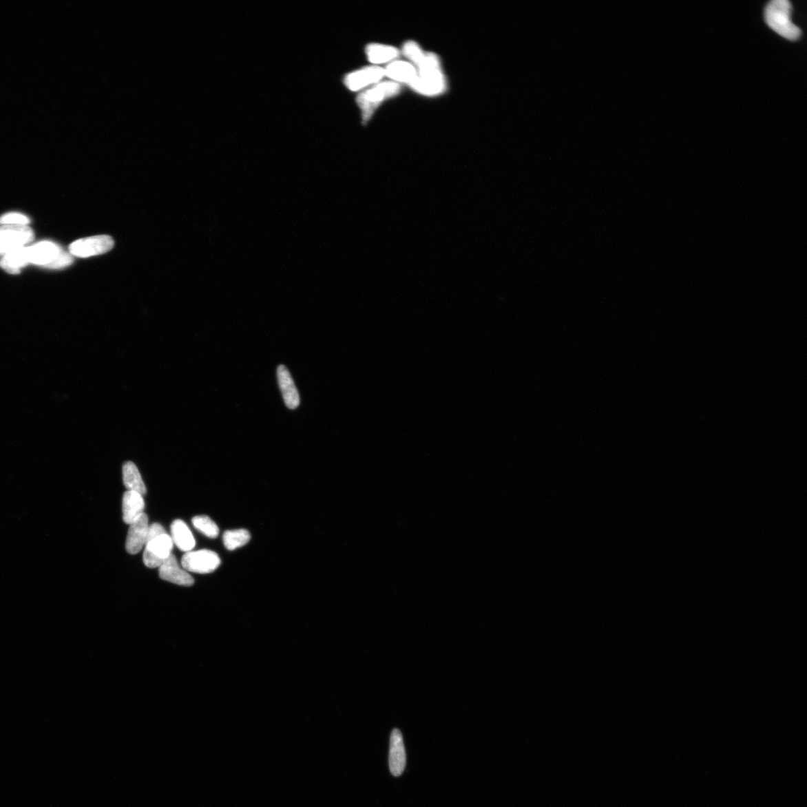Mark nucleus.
Instances as JSON below:
<instances>
[{"instance_id":"obj_4","label":"nucleus","mask_w":807,"mask_h":807,"mask_svg":"<svg viewBox=\"0 0 807 807\" xmlns=\"http://www.w3.org/2000/svg\"><path fill=\"white\" fill-rule=\"evenodd\" d=\"M400 92V84L386 81L373 85L358 94L356 102L361 111L363 124L366 125L381 104L396 96Z\"/></svg>"},{"instance_id":"obj_17","label":"nucleus","mask_w":807,"mask_h":807,"mask_svg":"<svg viewBox=\"0 0 807 807\" xmlns=\"http://www.w3.org/2000/svg\"><path fill=\"white\" fill-rule=\"evenodd\" d=\"M365 50L369 62L376 66L392 62L400 55L396 47L380 43H369Z\"/></svg>"},{"instance_id":"obj_2","label":"nucleus","mask_w":807,"mask_h":807,"mask_svg":"<svg viewBox=\"0 0 807 807\" xmlns=\"http://www.w3.org/2000/svg\"><path fill=\"white\" fill-rule=\"evenodd\" d=\"M27 265L34 264L47 268L60 269L73 263V256L53 241H43L30 247L23 248Z\"/></svg>"},{"instance_id":"obj_10","label":"nucleus","mask_w":807,"mask_h":807,"mask_svg":"<svg viewBox=\"0 0 807 807\" xmlns=\"http://www.w3.org/2000/svg\"><path fill=\"white\" fill-rule=\"evenodd\" d=\"M389 764L394 777L402 775L406 766V753L402 734L398 729H394L390 736Z\"/></svg>"},{"instance_id":"obj_5","label":"nucleus","mask_w":807,"mask_h":807,"mask_svg":"<svg viewBox=\"0 0 807 807\" xmlns=\"http://www.w3.org/2000/svg\"><path fill=\"white\" fill-rule=\"evenodd\" d=\"M185 570L196 574H211L221 565L218 554L211 550H202L186 552L181 560Z\"/></svg>"},{"instance_id":"obj_8","label":"nucleus","mask_w":807,"mask_h":807,"mask_svg":"<svg viewBox=\"0 0 807 807\" xmlns=\"http://www.w3.org/2000/svg\"><path fill=\"white\" fill-rule=\"evenodd\" d=\"M385 76V68L379 66H369L346 74L343 83L351 92H358L375 85Z\"/></svg>"},{"instance_id":"obj_16","label":"nucleus","mask_w":807,"mask_h":807,"mask_svg":"<svg viewBox=\"0 0 807 807\" xmlns=\"http://www.w3.org/2000/svg\"><path fill=\"white\" fill-rule=\"evenodd\" d=\"M173 543L183 552L192 551L195 546V540L188 526L181 519H176L171 526Z\"/></svg>"},{"instance_id":"obj_13","label":"nucleus","mask_w":807,"mask_h":807,"mask_svg":"<svg viewBox=\"0 0 807 807\" xmlns=\"http://www.w3.org/2000/svg\"><path fill=\"white\" fill-rule=\"evenodd\" d=\"M277 375L286 407L290 410L297 409L300 405L299 394L288 369L280 365Z\"/></svg>"},{"instance_id":"obj_12","label":"nucleus","mask_w":807,"mask_h":807,"mask_svg":"<svg viewBox=\"0 0 807 807\" xmlns=\"http://www.w3.org/2000/svg\"><path fill=\"white\" fill-rule=\"evenodd\" d=\"M160 577L182 586H191L195 583L194 579L189 572L180 568L175 555L171 554L170 557L162 563L160 567Z\"/></svg>"},{"instance_id":"obj_1","label":"nucleus","mask_w":807,"mask_h":807,"mask_svg":"<svg viewBox=\"0 0 807 807\" xmlns=\"http://www.w3.org/2000/svg\"><path fill=\"white\" fill-rule=\"evenodd\" d=\"M415 67L418 70V76L409 85L414 92L424 96L433 97L446 90V78L436 54L424 53Z\"/></svg>"},{"instance_id":"obj_3","label":"nucleus","mask_w":807,"mask_h":807,"mask_svg":"<svg viewBox=\"0 0 807 807\" xmlns=\"http://www.w3.org/2000/svg\"><path fill=\"white\" fill-rule=\"evenodd\" d=\"M792 5L787 0H774L766 8L765 19L768 27L779 36L789 40L797 41L801 36V31L791 21Z\"/></svg>"},{"instance_id":"obj_24","label":"nucleus","mask_w":807,"mask_h":807,"mask_svg":"<svg viewBox=\"0 0 807 807\" xmlns=\"http://www.w3.org/2000/svg\"><path fill=\"white\" fill-rule=\"evenodd\" d=\"M1 254H3V253H2V251H1V250H0V255H1Z\"/></svg>"},{"instance_id":"obj_14","label":"nucleus","mask_w":807,"mask_h":807,"mask_svg":"<svg viewBox=\"0 0 807 807\" xmlns=\"http://www.w3.org/2000/svg\"><path fill=\"white\" fill-rule=\"evenodd\" d=\"M385 76L396 83L410 85L418 76V70L411 63L394 61L385 68Z\"/></svg>"},{"instance_id":"obj_20","label":"nucleus","mask_w":807,"mask_h":807,"mask_svg":"<svg viewBox=\"0 0 807 807\" xmlns=\"http://www.w3.org/2000/svg\"><path fill=\"white\" fill-rule=\"evenodd\" d=\"M194 526L208 537L215 538L219 534L218 526L207 516H196L193 519Z\"/></svg>"},{"instance_id":"obj_22","label":"nucleus","mask_w":807,"mask_h":807,"mask_svg":"<svg viewBox=\"0 0 807 807\" xmlns=\"http://www.w3.org/2000/svg\"><path fill=\"white\" fill-rule=\"evenodd\" d=\"M30 222L28 217L19 213H8L0 218L2 225H28Z\"/></svg>"},{"instance_id":"obj_9","label":"nucleus","mask_w":807,"mask_h":807,"mask_svg":"<svg viewBox=\"0 0 807 807\" xmlns=\"http://www.w3.org/2000/svg\"><path fill=\"white\" fill-rule=\"evenodd\" d=\"M173 548L172 538L168 534L155 538L145 545L143 555L144 565L149 568H160L170 557Z\"/></svg>"},{"instance_id":"obj_6","label":"nucleus","mask_w":807,"mask_h":807,"mask_svg":"<svg viewBox=\"0 0 807 807\" xmlns=\"http://www.w3.org/2000/svg\"><path fill=\"white\" fill-rule=\"evenodd\" d=\"M34 233L27 225H3L0 228V250L3 255L28 244Z\"/></svg>"},{"instance_id":"obj_19","label":"nucleus","mask_w":807,"mask_h":807,"mask_svg":"<svg viewBox=\"0 0 807 807\" xmlns=\"http://www.w3.org/2000/svg\"><path fill=\"white\" fill-rule=\"evenodd\" d=\"M250 540V535L246 529H236L225 532L223 535V542L225 548L228 550H235L246 545Z\"/></svg>"},{"instance_id":"obj_18","label":"nucleus","mask_w":807,"mask_h":807,"mask_svg":"<svg viewBox=\"0 0 807 807\" xmlns=\"http://www.w3.org/2000/svg\"><path fill=\"white\" fill-rule=\"evenodd\" d=\"M123 481L125 488L128 491L136 492L141 494L142 496L145 495L147 493L145 484L134 463L128 462L124 464Z\"/></svg>"},{"instance_id":"obj_21","label":"nucleus","mask_w":807,"mask_h":807,"mask_svg":"<svg viewBox=\"0 0 807 807\" xmlns=\"http://www.w3.org/2000/svg\"><path fill=\"white\" fill-rule=\"evenodd\" d=\"M406 58L411 61V63L416 66L423 57L425 52L415 41H407L402 48Z\"/></svg>"},{"instance_id":"obj_11","label":"nucleus","mask_w":807,"mask_h":807,"mask_svg":"<svg viewBox=\"0 0 807 807\" xmlns=\"http://www.w3.org/2000/svg\"><path fill=\"white\" fill-rule=\"evenodd\" d=\"M129 526L126 541V550L129 554L136 555L140 552L145 546L147 530L149 527V517L143 513Z\"/></svg>"},{"instance_id":"obj_7","label":"nucleus","mask_w":807,"mask_h":807,"mask_svg":"<svg viewBox=\"0 0 807 807\" xmlns=\"http://www.w3.org/2000/svg\"><path fill=\"white\" fill-rule=\"evenodd\" d=\"M114 246V241L110 237L95 236L75 241L69 251L74 257L86 258L105 254Z\"/></svg>"},{"instance_id":"obj_23","label":"nucleus","mask_w":807,"mask_h":807,"mask_svg":"<svg viewBox=\"0 0 807 807\" xmlns=\"http://www.w3.org/2000/svg\"><path fill=\"white\" fill-rule=\"evenodd\" d=\"M166 534H167L166 531L164 530L163 526L160 524L155 523L150 525L149 530H147L145 545L155 539V538Z\"/></svg>"},{"instance_id":"obj_15","label":"nucleus","mask_w":807,"mask_h":807,"mask_svg":"<svg viewBox=\"0 0 807 807\" xmlns=\"http://www.w3.org/2000/svg\"><path fill=\"white\" fill-rule=\"evenodd\" d=\"M144 506L145 503L141 494L129 491L125 492L122 501L124 522L129 525L133 524L144 513Z\"/></svg>"}]
</instances>
